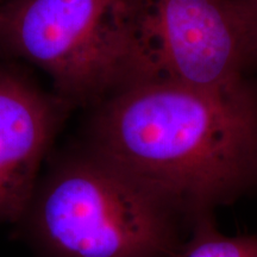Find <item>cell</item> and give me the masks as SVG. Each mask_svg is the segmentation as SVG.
Instances as JSON below:
<instances>
[{"label":"cell","instance_id":"5b68a950","mask_svg":"<svg viewBox=\"0 0 257 257\" xmlns=\"http://www.w3.org/2000/svg\"><path fill=\"white\" fill-rule=\"evenodd\" d=\"M72 108L16 64L0 60V224L14 225L21 218Z\"/></svg>","mask_w":257,"mask_h":257},{"label":"cell","instance_id":"52a82bcc","mask_svg":"<svg viewBox=\"0 0 257 257\" xmlns=\"http://www.w3.org/2000/svg\"><path fill=\"white\" fill-rule=\"evenodd\" d=\"M238 2L242 3V5L245 8L257 32V0H238Z\"/></svg>","mask_w":257,"mask_h":257},{"label":"cell","instance_id":"ba28073f","mask_svg":"<svg viewBox=\"0 0 257 257\" xmlns=\"http://www.w3.org/2000/svg\"><path fill=\"white\" fill-rule=\"evenodd\" d=\"M5 2V0H0V6H2V4H3V3H4Z\"/></svg>","mask_w":257,"mask_h":257},{"label":"cell","instance_id":"7a4b0ae2","mask_svg":"<svg viewBox=\"0 0 257 257\" xmlns=\"http://www.w3.org/2000/svg\"><path fill=\"white\" fill-rule=\"evenodd\" d=\"M182 219L85 147L57 157L38 179L12 238L40 257H178Z\"/></svg>","mask_w":257,"mask_h":257},{"label":"cell","instance_id":"6da1fadb","mask_svg":"<svg viewBox=\"0 0 257 257\" xmlns=\"http://www.w3.org/2000/svg\"><path fill=\"white\" fill-rule=\"evenodd\" d=\"M93 153L172 207L191 226L257 184V89L131 83L96 104Z\"/></svg>","mask_w":257,"mask_h":257},{"label":"cell","instance_id":"8992f818","mask_svg":"<svg viewBox=\"0 0 257 257\" xmlns=\"http://www.w3.org/2000/svg\"><path fill=\"white\" fill-rule=\"evenodd\" d=\"M178 257H257V236H224L214 226L212 214L195 218L191 236Z\"/></svg>","mask_w":257,"mask_h":257},{"label":"cell","instance_id":"3957f363","mask_svg":"<svg viewBox=\"0 0 257 257\" xmlns=\"http://www.w3.org/2000/svg\"><path fill=\"white\" fill-rule=\"evenodd\" d=\"M131 0H5L0 56L48 74L72 107L104 100L126 81Z\"/></svg>","mask_w":257,"mask_h":257},{"label":"cell","instance_id":"277c9868","mask_svg":"<svg viewBox=\"0 0 257 257\" xmlns=\"http://www.w3.org/2000/svg\"><path fill=\"white\" fill-rule=\"evenodd\" d=\"M256 61L255 25L238 0H131L124 86L226 88Z\"/></svg>","mask_w":257,"mask_h":257}]
</instances>
